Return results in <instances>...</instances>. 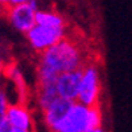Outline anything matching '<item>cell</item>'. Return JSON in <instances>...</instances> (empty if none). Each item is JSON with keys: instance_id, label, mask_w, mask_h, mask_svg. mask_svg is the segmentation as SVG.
I'll list each match as a JSON object with an SVG mask.
<instances>
[{"instance_id": "1", "label": "cell", "mask_w": 132, "mask_h": 132, "mask_svg": "<svg viewBox=\"0 0 132 132\" xmlns=\"http://www.w3.org/2000/svg\"><path fill=\"white\" fill-rule=\"evenodd\" d=\"M86 62V53L81 43L76 38L68 35L51 47L39 53L37 66H42L61 74L82 69Z\"/></svg>"}, {"instance_id": "2", "label": "cell", "mask_w": 132, "mask_h": 132, "mask_svg": "<svg viewBox=\"0 0 132 132\" xmlns=\"http://www.w3.org/2000/svg\"><path fill=\"white\" fill-rule=\"evenodd\" d=\"M103 124V112L100 104L86 106L76 101L71 109L51 132H89Z\"/></svg>"}, {"instance_id": "3", "label": "cell", "mask_w": 132, "mask_h": 132, "mask_svg": "<svg viewBox=\"0 0 132 132\" xmlns=\"http://www.w3.org/2000/svg\"><path fill=\"white\" fill-rule=\"evenodd\" d=\"M100 94H101V77L100 68L97 63L88 61L82 68V78L78 93V103L93 106L100 104Z\"/></svg>"}, {"instance_id": "4", "label": "cell", "mask_w": 132, "mask_h": 132, "mask_svg": "<svg viewBox=\"0 0 132 132\" xmlns=\"http://www.w3.org/2000/svg\"><path fill=\"white\" fill-rule=\"evenodd\" d=\"M24 35L30 47L37 53H42L65 37H68V30L66 27H49L43 24H35Z\"/></svg>"}, {"instance_id": "5", "label": "cell", "mask_w": 132, "mask_h": 132, "mask_svg": "<svg viewBox=\"0 0 132 132\" xmlns=\"http://www.w3.org/2000/svg\"><path fill=\"white\" fill-rule=\"evenodd\" d=\"M37 10H34L30 3H20L15 5H10L5 10L4 16L8 19L11 26L16 28L19 32L26 34L37 24Z\"/></svg>"}, {"instance_id": "6", "label": "cell", "mask_w": 132, "mask_h": 132, "mask_svg": "<svg viewBox=\"0 0 132 132\" xmlns=\"http://www.w3.org/2000/svg\"><path fill=\"white\" fill-rule=\"evenodd\" d=\"M81 78H82V69L61 73L55 82L58 96L77 101L81 86Z\"/></svg>"}, {"instance_id": "7", "label": "cell", "mask_w": 132, "mask_h": 132, "mask_svg": "<svg viewBox=\"0 0 132 132\" xmlns=\"http://www.w3.org/2000/svg\"><path fill=\"white\" fill-rule=\"evenodd\" d=\"M74 103L76 101H73V100L59 97L58 96V97L54 100L43 112H42V115H43V121H45L46 127L49 128L50 132L69 113V111L71 109V106H73Z\"/></svg>"}, {"instance_id": "8", "label": "cell", "mask_w": 132, "mask_h": 132, "mask_svg": "<svg viewBox=\"0 0 132 132\" xmlns=\"http://www.w3.org/2000/svg\"><path fill=\"white\" fill-rule=\"evenodd\" d=\"M7 123L12 128H19V129H26L34 132V121L31 112L27 108L26 104L15 103L10 104L7 109V116H5Z\"/></svg>"}, {"instance_id": "9", "label": "cell", "mask_w": 132, "mask_h": 132, "mask_svg": "<svg viewBox=\"0 0 132 132\" xmlns=\"http://www.w3.org/2000/svg\"><path fill=\"white\" fill-rule=\"evenodd\" d=\"M58 97L55 84H46V85H37L35 88V101L38 108L43 112L54 100Z\"/></svg>"}, {"instance_id": "10", "label": "cell", "mask_w": 132, "mask_h": 132, "mask_svg": "<svg viewBox=\"0 0 132 132\" xmlns=\"http://www.w3.org/2000/svg\"><path fill=\"white\" fill-rule=\"evenodd\" d=\"M37 24H43V26H49V27H66L65 18L53 10H39L37 12Z\"/></svg>"}, {"instance_id": "11", "label": "cell", "mask_w": 132, "mask_h": 132, "mask_svg": "<svg viewBox=\"0 0 132 132\" xmlns=\"http://www.w3.org/2000/svg\"><path fill=\"white\" fill-rule=\"evenodd\" d=\"M8 105H10V101L7 97V93H5V89L3 86H0V127L7 121L5 116H7Z\"/></svg>"}, {"instance_id": "12", "label": "cell", "mask_w": 132, "mask_h": 132, "mask_svg": "<svg viewBox=\"0 0 132 132\" xmlns=\"http://www.w3.org/2000/svg\"><path fill=\"white\" fill-rule=\"evenodd\" d=\"M4 61H3V57H2V53H0V77H2L3 71H4Z\"/></svg>"}, {"instance_id": "13", "label": "cell", "mask_w": 132, "mask_h": 132, "mask_svg": "<svg viewBox=\"0 0 132 132\" xmlns=\"http://www.w3.org/2000/svg\"><path fill=\"white\" fill-rule=\"evenodd\" d=\"M28 0H10V5H15V4H20V3H27Z\"/></svg>"}, {"instance_id": "14", "label": "cell", "mask_w": 132, "mask_h": 132, "mask_svg": "<svg viewBox=\"0 0 132 132\" xmlns=\"http://www.w3.org/2000/svg\"><path fill=\"white\" fill-rule=\"evenodd\" d=\"M89 132H105V131H104L103 128L100 127V128H96V129H92V131H89Z\"/></svg>"}]
</instances>
